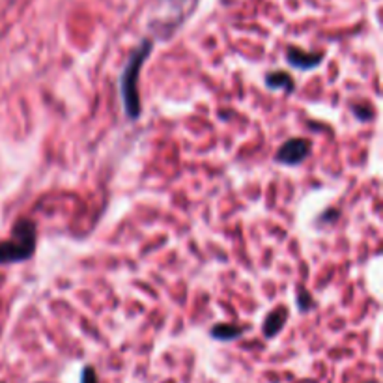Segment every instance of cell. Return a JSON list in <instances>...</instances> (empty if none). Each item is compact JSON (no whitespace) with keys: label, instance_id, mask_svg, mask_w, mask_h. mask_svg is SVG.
I'll use <instances>...</instances> for the list:
<instances>
[{"label":"cell","instance_id":"cell-1","mask_svg":"<svg viewBox=\"0 0 383 383\" xmlns=\"http://www.w3.org/2000/svg\"><path fill=\"white\" fill-rule=\"evenodd\" d=\"M152 43L150 41H142L139 49H135L131 58L127 60L124 73L120 77V94L124 100V109L126 114L131 120H137L140 116V100H139V73L140 67L144 64L146 56L150 54Z\"/></svg>","mask_w":383,"mask_h":383},{"label":"cell","instance_id":"cell-2","mask_svg":"<svg viewBox=\"0 0 383 383\" xmlns=\"http://www.w3.org/2000/svg\"><path fill=\"white\" fill-rule=\"evenodd\" d=\"M36 225L28 219H21L14 226L12 238L0 243V264H15L32 256L36 251Z\"/></svg>","mask_w":383,"mask_h":383},{"label":"cell","instance_id":"cell-3","mask_svg":"<svg viewBox=\"0 0 383 383\" xmlns=\"http://www.w3.org/2000/svg\"><path fill=\"white\" fill-rule=\"evenodd\" d=\"M309 150H311V144L305 139L286 140L277 152V161L283 165H298L307 159Z\"/></svg>","mask_w":383,"mask_h":383},{"label":"cell","instance_id":"cell-4","mask_svg":"<svg viewBox=\"0 0 383 383\" xmlns=\"http://www.w3.org/2000/svg\"><path fill=\"white\" fill-rule=\"evenodd\" d=\"M288 62L298 69H311V67H316L322 62V54H309L299 51V49H290L288 51Z\"/></svg>","mask_w":383,"mask_h":383},{"label":"cell","instance_id":"cell-5","mask_svg":"<svg viewBox=\"0 0 383 383\" xmlns=\"http://www.w3.org/2000/svg\"><path fill=\"white\" fill-rule=\"evenodd\" d=\"M286 320H288V312H286V309H278V311L271 312L264 324L265 337H270V338L275 337L278 331L283 329V325L286 324Z\"/></svg>","mask_w":383,"mask_h":383},{"label":"cell","instance_id":"cell-6","mask_svg":"<svg viewBox=\"0 0 383 383\" xmlns=\"http://www.w3.org/2000/svg\"><path fill=\"white\" fill-rule=\"evenodd\" d=\"M243 335V329L238 327V325H226V324H221V325H215L212 329V337L219 338V340H234V338H238Z\"/></svg>","mask_w":383,"mask_h":383},{"label":"cell","instance_id":"cell-7","mask_svg":"<svg viewBox=\"0 0 383 383\" xmlns=\"http://www.w3.org/2000/svg\"><path fill=\"white\" fill-rule=\"evenodd\" d=\"M267 85H270V88H284L286 92L294 90V83L286 73H271L267 77Z\"/></svg>","mask_w":383,"mask_h":383},{"label":"cell","instance_id":"cell-8","mask_svg":"<svg viewBox=\"0 0 383 383\" xmlns=\"http://www.w3.org/2000/svg\"><path fill=\"white\" fill-rule=\"evenodd\" d=\"M80 383H98V377H96V372H94L92 366H86L80 374Z\"/></svg>","mask_w":383,"mask_h":383},{"label":"cell","instance_id":"cell-9","mask_svg":"<svg viewBox=\"0 0 383 383\" xmlns=\"http://www.w3.org/2000/svg\"><path fill=\"white\" fill-rule=\"evenodd\" d=\"M45 383H49V382H45Z\"/></svg>","mask_w":383,"mask_h":383}]
</instances>
